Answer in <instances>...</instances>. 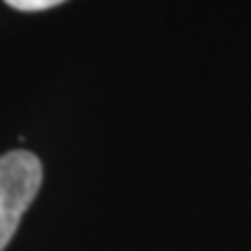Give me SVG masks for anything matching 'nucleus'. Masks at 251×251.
<instances>
[{
	"instance_id": "f03ea898",
	"label": "nucleus",
	"mask_w": 251,
	"mask_h": 251,
	"mask_svg": "<svg viewBox=\"0 0 251 251\" xmlns=\"http://www.w3.org/2000/svg\"><path fill=\"white\" fill-rule=\"evenodd\" d=\"M5 2L19 12H42V9L54 7V5H61L65 0H5Z\"/></svg>"
},
{
	"instance_id": "f257e3e1",
	"label": "nucleus",
	"mask_w": 251,
	"mask_h": 251,
	"mask_svg": "<svg viewBox=\"0 0 251 251\" xmlns=\"http://www.w3.org/2000/svg\"><path fill=\"white\" fill-rule=\"evenodd\" d=\"M42 184V163L35 153L17 149L0 156V251L9 244L19 221Z\"/></svg>"
}]
</instances>
